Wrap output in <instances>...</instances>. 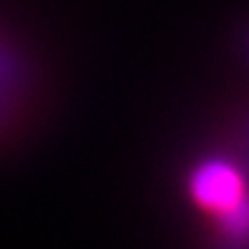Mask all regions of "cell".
<instances>
[{
	"instance_id": "cell-1",
	"label": "cell",
	"mask_w": 249,
	"mask_h": 249,
	"mask_svg": "<svg viewBox=\"0 0 249 249\" xmlns=\"http://www.w3.org/2000/svg\"><path fill=\"white\" fill-rule=\"evenodd\" d=\"M188 196L207 217L212 249H249V111L236 120L228 149L191 170Z\"/></svg>"
},
{
	"instance_id": "cell-2",
	"label": "cell",
	"mask_w": 249,
	"mask_h": 249,
	"mask_svg": "<svg viewBox=\"0 0 249 249\" xmlns=\"http://www.w3.org/2000/svg\"><path fill=\"white\" fill-rule=\"evenodd\" d=\"M21 88H24V67L14 51L0 43V122L11 114Z\"/></svg>"
}]
</instances>
